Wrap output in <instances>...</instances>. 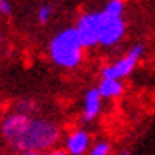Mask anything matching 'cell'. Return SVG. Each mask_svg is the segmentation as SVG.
Returning a JSON list of instances; mask_svg holds the SVG:
<instances>
[{
    "label": "cell",
    "instance_id": "8992f818",
    "mask_svg": "<svg viewBox=\"0 0 155 155\" xmlns=\"http://www.w3.org/2000/svg\"><path fill=\"white\" fill-rule=\"evenodd\" d=\"M124 31H126V23L122 18H110L108 23H106L105 30H103V35H101V40L99 44L101 45H115L120 38L124 37Z\"/></svg>",
    "mask_w": 155,
    "mask_h": 155
},
{
    "label": "cell",
    "instance_id": "2e32d148",
    "mask_svg": "<svg viewBox=\"0 0 155 155\" xmlns=\"http://www.w3.org/2000/svg\"><path fill=\"white\" fill-rule=\"evenodd\" d=\"M21 155H42L40 152H37V150H30V152H23Z\"/></svg>",
    "mask_w": 155,
    "mask_h": 155
},
{
    "label": "cell",
    "instance_id": "7a4b0ae2",
    "mask_svg": "<svg viewBox=\"0 0 155 155\" xmlns=\"http://www.w3.org/2000/svg\"><path fill=\"white\" fill-rule=\"evenodd\" d=\"M84 44L77 33V28H66L59 31L49 45L52 61L63 68H75L82 61Z\"/></svg>",
    "mask_w": 155,
    "mask_h": 155
},
{
    "label": "cell",
    "instance_id": "4fadbf2b",
    "mask_svg": "<svg viewBox=\"0 0 155 155\" xmlns=\"http://www.w3.org/2000/svg\"><path fill=\"white\" fill-rule=\"evenodd\" d=\"M0 14H11V2L9 0H0Z\"/></svg>",
    "mask_w": 155,
    "mask_h": 155
},
{
    "label": "cell",
    "instance_id": "7c38bea8",
    "mask_svg": "<svg viewBox=\"0 0 155 155\" xmlns=\"http://www.w3.org/2000/svg\"><path fill=\"white\" fill-rule=\"evenodd\" d=\"M108 153H110V145L105 143V141H99V143H96L92 147L89 155H108Z\"/></svg>",
    "mask_w": 155,
    "mask_h": 155
},
{
    "label": "cell",
    "instance_id": "5bb4252c",
    "mask_svg": "<svg viewBox=\"0 0 155 155\" xmlns=\"http://www.w3.org/2000/svg\"><path fill=\"white\" fill-rule=\"evenodd\" d=\"M33 108V105L30 103V101H21L19 105H18V112H21V113H26L28 115V112Z\"/></svg>",
    "mask_w": 155,
    "mask_h": 155
},
{
    "label": "cell",
    "instance_id": "8fae6325",
    "mask_svg": "<svg viewBox=\"0 0 155 155\" xmlns=\"http://www.w3.org/2000/svg\"><path fill=\"white\" fill-rule=\"evenodd\" d=\"M51 14H52V7L51 5H40L38 11H37V18H38V21L42 25L51 19Z\"/></svg>",
    "mask_w": 155,
    "mask_h": 155
},
{
    "label": "cell",
    "instance_id": "277c9868",
    "mask_svg": "<svg viewBox=\"0 0 155 155\" xmlns=\"http://www.w3.org/2000/svg\"><path fill=\"white\" fill-rule=\"evenodd\" d=\"M143 52H145V47L140 45V44L134 45V47H131L126 56H122L120 59H117L113 64L105 66V68L101 70V77L103 78H119V80L127 77V75L134 70V66L138 64L140 58L143 56Z\"/></svg>",
    "mask_w": 155,
    "mask_h": 155
},
{
    "label": "cell",
    "instance_id": "9a60e30c",
    "mask_svg": "<svg viewBox=\"0 0 155 155\" xmlns=\"http://www.w3.org/2000/svg\"><path fill=\"white\" fill-rule=\"evenodd\" d=\"M47 155H70L68 152H63V150H54V152H51Z\"/></svg>",
    "mask_w": 155,
    "mask_h": 155
},
{
    "label": "cell",
    "instance_id": "ba28073f",
    "mask_svg": "<svg viewBox=\"0 0 155 155\" xmlns=\"http://www.w3.org/2000/svg\"><path fill=\"white\" fill-rule=\"evenodd\" d=\"M101 92L99 89H89L85 92L84 98V120L89 122V120H94L101 112Z\"/></svg>",
    "mask_w": 155,
    "mask_h": 155
},
{
    "label": "cell",
    "instance_id": "6da1fadb",
    "mask_svg": "<svg viewBox=\"0 0 155 155\" xmlns=\"http://www.w3.org/2000/svg\"><path fill=\"white\" fill-rule=\"evenodd\" d=\"M58 140H59V129L52 122L31 119L25 133L12 143V147L19 152H30V150L42 152L45 148H51Z\"/></svg>",
    "mask_w": 155,
    "mask_h": 155
},
{
    "label": "cell",
    "instance_id": "3957f363",
    "mask_svg": "<svg viewBox=\"0 0 155 155\" xmlns=\"http://www.w3.org/2000/svg\"><path fill=\"white\" fill-rule=\"evenodd\" d=\"M108 19H110V16L106 14L105 11L89 12V14H84L78 19L75 28H77V33L80 37L82 44H84V47H92V45L99 44Z\"/></svg>",
    "mask_w": 155,
    "mask_h": 155
},
{
    "label": "cell",
    "instance_id": "5b68a950",
    "mask_svg": "<svg viewBox=\"0 0 155 155\" xmlns=\"http://www.w3.org/2000/svg\"><path fill=\"white\" fill-rule=\"evenodd\" d=\"M30 117L26 113H21V112H16V113H11L7 115L4 122H2V126H0V131L4 134V138L12 145L23 133H25V129L28 127L30 124Z\"/></svg>",
    "mask_w": 155,
    "mask_h": 155
},
{
    "label": "cell",
    "instance_id": "ac0fdd59",
    "mask_svg": "<svg viewBox=\"0 0 155 155\" xmlns=\"http://www.w3.org/2000/svg\"><path fill=\"white\" fill-rule=\"evenodd\" d=\"M0 42H2V37H0Z\"/></svg>",
    "mask_w": 155,
    "mask_h": 155
},
{
    "label": "cell",
    "instance_id": "30bf717a",
    "mask_svg": "<svg viewBox=\"0 0 155 155\" xmlns=\"http://www.w3.org/2000/svg\"><path fill=\"white\" fill-rule=\"evenodd\" d=\"M103 11H105L110 18H122V12H124V2H122V0H110V2L105 5Z\"/></svg>",
    "mask_w": 155,
    "mask_h": 155
},
{
    "label": "cell",
    "instance_id": "52a82bcc",
    "mask_svg": "<svg viewBox=\"0 0 155 155\" xmlns=\"http://www.w3.org/2000/svg\"><path fill=\"white\" fill-rule=\"evenodd\" d=\"M91 145V138L89 134L78 129V131H73V133L68 136L66 140V152L70 155H84L87 152V148Z\"/></svg>",
    "mask_w": 155,
    "mask_h": 155
},
{
    "label": "cell",
    "instance_id": "9c48e42d",
    "mask_svg": "<svg viewBox=\"0 0 155 155\" xmlns=\"http://www.w3.org/2000/svg\"><path fill=\"white\" fill-rule=\"evenodd\" d=\"M98 89L103 98H117L122 94V84L119 78H103Z\"/></svg>",
    "mask_w": 155,
    "mask_h": 155
},
{
    "label": "cell",
    "instance_id": "e0dca14e",
    "mask_svg": "<svg viewBox=\"0 0 155 155\" xmlns=\"http://www.w3.org/2000/svg\"><path fill=\"white\" fill-rule=\"evenodd\" d=\"M119 155H129V153H127V152H120Z\"/></svg>",
    "mask_w": 155,
    "mask_h": 155
}]
</instances>
